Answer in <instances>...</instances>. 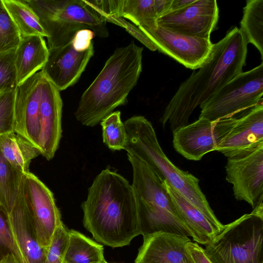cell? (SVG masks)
<instances>
[{"label": "cell", "instance_id": "cell-37", "mask_svg": "<svg viewBox=\"0 0 263 263\" xmlns=\"http://www.w3.org/2000/svg\"><path fill=\"white\" fill-rule=\"evenodd\" d=\"M194 1V0H173L168 12L182 9L193 3Z\"/></svg>", "mask_w": 263, "mask_h": 263}, {"label": "cell", "instance_id": "cell-17", "mask_svg": "<svg viewBox=\"0 0 263 263\" xmlns=\"http://www.w3.org/2000/svg\"><path fill=\"white\" fill-rule=\"evenodd\" d=\"M63 102L60 91L44 76L40 104L39 148L47 160L52 159L62 137Z\"/></svg>", "mask_w": 263, "mask_h": 263}, {"label": "cell", "instance_id": "cell-35", "mask_svg": "<svg viewBox=\"0 0 263 263\" xmlns=\"http://www.w3.org/2000/svg\"><path fill=\"white\" fill-rule=\"evenodd\" d=\"M95 35L93 32L88 29L78 31L72 40L74 48L80 51L88 49L93 44L92 40Z\"/></svg>", "mask_w": 263, "mask_h": 263}, {"label": "cell", "instance_id": "cell-13", "mask_svg": "<svg viewBox=\"0 0 263 263\" xmlns=\"http://www.w3.org/2000/svg\"><path fill=\"white\" fill-rule=\"evenodd\" d=\"M5 215L14 240L25 262L45 263L47 249L42 247L37 240L23 176L14 204Z\"/></svg>", "mask_w": 263, "mask_h": 263}, {"label": "cell", "instance_id": "cell-5", "mask_svg": "<svg viewBox=\"0 0 263 263\" xmlns=\"http://www.w3.org/2000/svg\"><path fill=\"white\" fill-rule=\"evenodd\" d=\"M37 16L48 34V49L64 46L76 33L88 29L106 37V21L84 0H25Z\"/></svg>", "mask_w": 263, "mask_h": 263}, {"label": "cell", "instance_id": "cell-8", "mask_svg": "<svg viewBox=\"0 0 263 263\" xmlns=\"http://www.w3.org/2000/svg\"><path fill=\"white\" fill-rule=\"evenodd\" d=\"M233 116L211 121L197 120L173 132L175 149L186 159L199 161L206 154L215 151L234 124Z\"/></svg>", "mask_w": 263, "mask_h": 263}, {"label": "cell", "instance_id": "cell-4", "mask_svg": "<svg viewBox=\"0 0 263 263\" xmlns=\"http://www.w3.org/2000/svg\"><path fill=\"white\" fill-rule=\"evenodd\" d=\"M126 133L124 148L129 154L144 162L162 181L194 206L220 233L224 228L215 216L199 186V179L176 165L165 155L150 121L142 116L130 117L123 122Z\"/></svg>", "mask_w": 263, "mask_h": 263}, {"label": "cell", "instance_id": "cell-6", "mask_svg": "<svg viewBox=\"0 0 263 263\" xmlns=\"http://www.w3.org/2000/svg\"><path fill=\"white\" fill-rule=\"evenodd\" d=\"M263 216L252 212L224 225L205 245L211 263H263Z\"/></svg>", "mask_w": 263, "mask_h": 263}, {"label": "cell", "instance_id": "cell-18", "mask_svg": "<svg viewBox=\"0 0 263 263\" xmlns=\"http://www.w3.org/2000/svg\"><path fill=\"white\" fill-rule=\"evenodd\" d=\"M143 237L135 263H194L186 248L188 236L158 232Z\"/></svg>", "mask_w": 263, "mask_h": 263}, {"label": "cell", "instance_id": "cell-22", "mask_svg": "<svg viewBox=\"0 0 263 263\" xmlns=\"http://www.w3.org/2000/svg\"><path fill=\"white\" fill-rule=\"evenodd\" d=\"M163 182L182 221L192 233L194 241L205 246L209 243L218 232L203 214L167 183Z\"/></svg>", "mask_w": 263, "mask_h": 263}, {"label": "cell", "instance_id": "cell-28", "mask_svg": "<svg viewBox=\"0 0 263 263\" xmlns=\"http://www.w3.org/2000/svg\"><path fill=\"white\" fill-rule=\"evenodd\" d=\"M103 141L111 150L124 149L126 142V133L121 119V112L114 111L101 122Z\"/></svg>", "mask_w": 263, "mask_h": 263}, {"label": "cell", "instance_id": "cell-15", "mask_svg": "<svg viewBox=\"0 0 263 263\" xmlns=\"http://www.w3.org/2000/svg\"><path fill=\"white\" fill-rule=\"evenodd\" d=\"M48 50L47 61L41 70L60 91L78 82L94 53L93 44L80 51L74 48L72 41Z\"/></svg>", "mask_w": 263, "mask_h": 263}, {"label": "cell", "instance_id": "cell-20", "mask_svg": "<svg viewBox=\"0 0 263 263\" xmlns=\"http://www.w3.org/2000/svg\"><path fill=\"white\" fill-rule=\"evenodd\" d=\"M134 197L140 234L165 232L193 238L190 230L172 213L153 202Z\"/></svg>", "mask_w": 263, "mask_h": 263}, {"label": "cell", "instance_id": "cell-39", "mask_svg": "<svg viewBox=\"0 0 263 263\" xmlns=\"http://www.w3.org/2000/svg\"><path fill=\"white\" fill-rule=\"evenodd\" d=\"M0 211H3V208H2V203H1V200H0Z\"/></svg>", "mask_w": 263, "mask_h": 263}, {"label": "cell", "instance_id": "cell-30", "mask_svg": "<svg viewBox=\"0 0 263 263\" xmlns=\"http://www.w3.org/2000/svg\"><path fill=\"white\" fill-rule=\"evenodd\" d=\"M15 51V49L0 53V94L15 90L18 86Z\"/></svg>", "mask_w": 263, "mask_h": 263}, {"label": "cell", "instance_id": "cell-31", "mask_svg": "<svg viewBox=\"0 0 263 263\" xmlns=\"http://www.w3.org/2000/svg\"><path fill=\"white\" fill-rule=\"evenodd\" d=\"M69 231L63 223L57 228L47 248L45 263H63Z\"/></svg>", "mask_w": 263, "mask_h": 263}, {"label": "cell", "instance_id": "cell-41", "mask_svg": "<svg viewBox=\"0 0 263 263\" xmlns=\"http://www.w3.org/2000/svg\"><path fill=\"white\" fill-rule=\"evenodd\" d=\"M64 263V262H63Z\"/></svg>", "mask_w": 263, "mask_h": 263}, {"label": "cell", "instance_id": "cell-27", "mask_svg": "<svg viewBox=\"0 0 263 263\" xmlns=\"http://www.w3.org/2000/svg\"><path fill=\"white\" fill-rule=\"evenodd\" d=\"M23 175L11 166L0 151V200L5 214L14 204Z\"/></svg>", "mask_w": 263, "mask_h": 263}, {"label": "cell", "instance_id": "cell-34", "mask_svg": "<svg viewBox=\"0 0 263 263\" xmlns=\"http://www.w3.org/2000/svg\"><path fill=\"white\" fill-rule=\"evenodd\" d=\"M106 21L124 28L129 33L142 43L150 50L153 51L157 50L155 45L139 28L126 21L125 18L116 16H110L107 17Z\"/></svg>", "mask_w": 263, "mask_h": 263}, {"label": "cell", "instance_id": "cell-12", "mask_svg": "<svg viewBox=\"0 0 263 263\" xmlns=\"http://www.w3.org/2000/svg\"><path fill=\"white\" fill-rule=\"evenodd\" d=\"M218 17L216 0H194L182 9L162 15L157 19V24L185 35L210 39Z\"/></svg>", "mask_w": 263, "mask_h": 263}, {"label": "cell", "instance_id": "cell-14", "mask_svg": "<svg viewBox=\"0 0 263 263\" xmlns=\"http://www.w3.org/2000/svg\"><path fill=\"white\" fill-rule=\"evenodd\" d=\"M43 77L40 70L18 85L14 103V132L39 149L40 104Z\"/></svg>", "mask_w": 263, "mask_h": 263}, {"label": "cell", "instance_id": "cell-25", "mask_svg": "<svg viewBox=\"0 0 263 263\" xmlns=\"http://www.w3.org/2000/svg\"><path fill=\"white\" fill-rule=\"evenodd\" d=\"M240 30L263 59V0H248L243 9Z\"/></svg>", "mask_w": 263, "mask_h": 263}, {"label": "cell", "instance_id": "cell-38", "mask_svg": "<svg viewBox=\"0 0 263 263\" xmlns=\"http://www.w3.org/2000/svg\"><path fill=\"white\" fill-rule=\"evenodd\" d=\"M0 263H22L13 254L10 253L0 260Z\"/></svg>", "mask_w": 263, "mask_h": 263}, {"label": "cell", "instance_id": "cell-36", "mask_svg": "<svg viewBox=\"0 0 263 263\" xmlns=\"http://www.w3.org/2000/svg\"><path fill=\"white\" fill-rule=\"evenodd\" d=\"M186 248L194 263H211L206 257L204 249L197 243L190 241Z\"/></svg>", "mask_w": 263, "mask_h": 263}, {"label": "cell", "instance_id": "cell-40", "mask_svg": "<svg viewBox=\"0 0 263 263\" xmlns=\"http://www.w3.org/2000/svg\"><path fill=\"white\" fill-rule=\"evenodd\" d=\"M102 263H109V262H107V261H106V260L105 261H104Z\"/></svg>", "mask_w": 263, "mask_h": 263}, {"label": "cell", "instance_id": "cell-26", "mask_svg": "<svg viewBox=\"0 0 263 263\" xmlns=\"http://www.w3.org/2000/svg\"><path fill=\"white\" fill-rule=\"evenodd\" d=\"M21 37L40 35L48 37L39 19L25 0H2Z\"/></svg>", "mask_w": 263, "mask_h": 263}, {"label": "cell", "instance_id": "cell-3", "mask_svg": "<svg viewBox=\"0 0 263 263\" xmlns=\"http://www.w3.org/2000/svg\"><path fill=\"white\" fill-rule=\"evenodd\" d=\"M143 48L132 42L115 49L83 93L74 113L82 125L93 127L125 105L142 69Z\"/></svg>", "mask_w": 263, "mask_h": 263}, {"label": "cell", "instance_id": "cell-24", "mask_svg": "<svg viewBox=\"0 0 263 263\" xmlns=\"http://www.w3.org/2000/svg\"><path fill=\"white\" fill-rule=\"evenodd\" d=\"M105 261L102 245L78 231H69L64 263H102Z\"/></svg>", "mask_w": 263, "mask_h": 263}, {"label": "cell", "instance_id": "cell-32", "mask_svg": "<svg viewBox=\"0 0 263 263\" xmlns=\"http://www.w3.org/2000/svg\"><path fill=\"white\" fill-rule=\"evenodd\" d=\"M15 90L0 94V135L14 132Z\"/></svg>", "mask_w": 263, "mask_h": 263}, {"label": "cell", "instance_id": "cell-9", "mask_svg": "<svg viewBox=\"0 0 263 263\" xmlns=\"http://www.w3.org/2000/svg\"><path fill=\"white\" fill-rule=\"evenodd\" d=\"M226 180L232 184L235 198L253 210L263 208V145L243 155L228 158Z\"/></svg>", "mask_w": 263, "mask_h": 263}, {"label": "cell", "instance_id": "cell-23", "mask_svg": "<svg viewBox=\"0 0 263 263\" xmlns=\"http://www.w3.org/2000/svg\"><path fill=\"white\" fill-rule=\"evenodd\" d=\"M0 151L11 166L23 174L29 172L31 160L41 155L37 147L14 132L0 135Z\"/></svg>", "mask_w": 263, "mask_h": 263}, {"label": "cell", "instance_id": "cell-16", "mask_svg": "<svg viewBox=\"0 0 263 263\" xmlns=\"http://www.w3.org/2000/svg\"><path fill=\"white\" fill-rule=\"evenodd\" d=\"M263 145V103L243 112L215 149L228 158L243 155Z\"/></svg>", "mask_w": 263, "mask_h": 263}, {"label": "cell", "instance_id": "cell-33", "mask_svg": "<svg viewBox=\"0 0 263 263\" xmlns=\"http://www.w3.org/2000/svg\"><path fill=\"white\" fill-rule=\"evenodd\" d=\"M10 253L14 255L22 263H26L14 240L6 215L0 211V260Z\"/></svg>", "mask_w": 263, "mask_h": 263}, {"label": "cell", "instance_id": "cell-11", "mask_svg": "<svg viewBox=\"0 0 263 263\" xmlns=\"http://www.w3.org/2000/svg\"><path fill=\"white\" fill-rule=\"evenodd\" d=\"M23 181L37 240L47 249L55 229L63 223L60 211L52 192L34 174L30 172L24 174Z\"/></svg>", "mask_w": 263, "mask_h": 263}, {"label": "cell", "instance_id": "cell-2", "mask_svg": "<svg viewBox=\"0 0 263 263\" xmlns=\"http://www.w3.org/2000/svg\"><path fill=\"white\" fill-rule=\"evenodd\" d=\"M81 206L84 227L99 242L122 247L140 234L132 185L108 167L95 178Z\"/></svg>", "mask_w": 263, "mask_h": 263}, {"label": "cell", "instance_id": "cell-10", "mask_svg": "<svg viewBox=\"0 0 263 263\" xmlns=\"http://www.w3.org/2000/svg\"><path fill=\"white\" fill-rule=\"evenodd\" d=\"M138 27L157 50L193 70L202 65L213 44L210 39L185 35L158 25Z\"/></svg>", "mask_w": 263, "mask_h": 263}, {"label": "cell", "instance_id": "cell-29", "mask_svg": "<svg viewBox=\"0 0 263 263\" xmlns=\"http://www.w3.org/2000/svg\"><path fill=\"white\" fill-rule=\"evenodd\" d=\"M21 39L17 27L0 0V53L15 49Z\"/></svg>", "mask_w": 263, "mask_h": 263}, {"label": "cell", "instance_id": "cell-7", "mask_svg": "<svg viewBox=\"0 0 263 263\" xmlns=\"http://www.w3.org/2000/svg\"><path fill=\"white\" fill-rule=\"evenodd\" d=\"M263 62L242 72L200 106L199 118L211 121L235 116L263 103Z\"/></svg>", "mask_w": 263, "mask_h": 263}, {"label": "cell", "instance_id": "cell-1", "mask_svg": "<svg viewBox=\"0 0 263 263\" xmlns=\"http://www.w3.org/2000/svg\"><path fill=\"white\" fill-rule=\"evenodd\" d=\"M248 43L235 27L217 43L197 72L180 85L166 105L161 122L168 123L172 132L188 124L189 119L201 106L229 82L242 72Z\"/></svg>", "mask_w": 263, "mask_h": 263}, {"label": "cell", "instance_id": "cell-21", "mask_svg": "<svg viewBox=\"0 0 263 263\" xmlns=\"http://www.w3.org/2000/svg\"><path fill=\"white\" fill-rule=\"evenodd\" d=\"M48 54V48L43 37L31 35L22 37L14 56L18 85L42 70Z\"/></svg>", "mask_w": 263, "mask_h": 263}, {"label": "cell", "instance_id": "cell-19", "mask_svg": "<svg viewBox=\"0 0 263 263\" xmlns=\"http://www.w3.org/2000/svg\"><path fill=\"white\" fill-rule=\"evenodd\" d=\"M173 0H107L106 16L127 18L138 27L157 26V20L167 12Z\"/></svg>", "mask_w": 263, "mask_h": 263}]
</instances>
